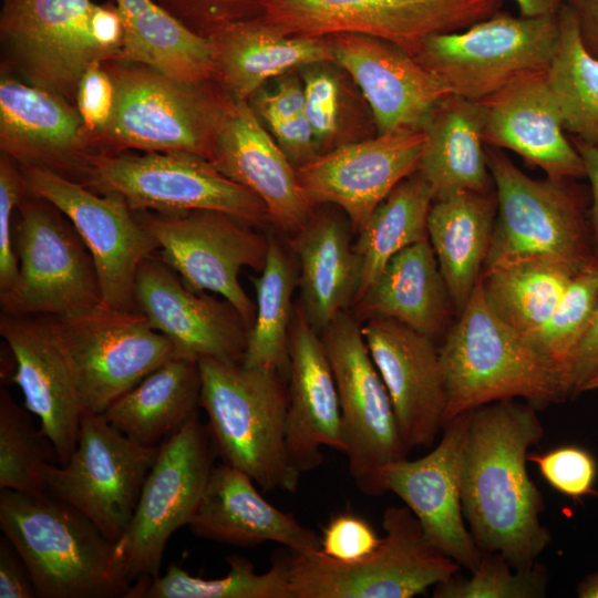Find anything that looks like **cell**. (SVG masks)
Masks as SVG:
<instances>
[{"instance_id":"db71d44e","label":"cell","mask_w":598,"mask_h":598,"mask_svg":"<svg viewBox=\"0 0 598 598\" xmlns=\"http://www.w3.org/2000/svg\"><path fill=\"white\" fill-rule=\"evenodd\" d=\"M91 35L106 61L122 60L124 24L116 4H95L91 14Z\"/></svg>"},{"instance_id":"5b68a950","label":"cell","mask_w":598,"mask_h":598,"mask_svg":"<svg viewBox=\"0 0 598 598\" xmlns=\"http://www.w3.org/2000/svg\"><path fill=\"white\" fill-rule=\"evenodd\" d=\"M103 65L115 101L105 126L87 137L89 152H185L209 161L226 94L215 81L184 82L121 60Z\"/></svg>"},{"instance_id":"30bf717a","label":"cell","mask_w":598,"mask_h":598,"mask_svg":"<svg viewBox=\"0 0 598 598\" xmlns=\"http://www.w3.org/2000/svg\"><path fill=\"white\" fill-rule=\"evenodd\" d=\"M17 213L19 274L14 285L0 293L2 313L58 317L102 302L93 259L68 217L30 193Z\"/></svg>"},{"instance_id":"b9f144b4","label":"cell","mask_w":598,"mask_h":598,"mask_svg":"<svg viewBox=\"0 0 598 598\" xmlns=\"http://www.w3.org/2000/svg\"><path fill=\"white\" fill-rule=\"evenodd\" d=\"M27 409L3 389L0 393V489L30 495L47 492V466L56 462L50 440L38 429Z\"/></svg>"},{"instance_id":"681fc988","label":"cell","mask_w":598,"mask_h":598,"mask_svg":"<svg viewBox=\"0 0 598 598\" xmlns=\"http://www.w3.org/2000/svg\"><path fill=\"white\" fill-rule=\"evenodd\" d=\"M382 537L361 515L353 512L338 513L328 520L320 536V550L329 558L352 564L371 555Z\"/></svg>"},{"instance_id":"11a10c76","label":"cell","mask_w":598,"mask_h":598,"mask_svg":"<svg viewBox=\"0 0 598 598\" xmlns=\"http://www.w3.org/2000/svg\"><path fill=\"white\" fill-rule=\"evenodd\" d=\"M0 597L33 598L37 592L22 558L4 537L0 540Z\"/></svg>"},{"instance_id":"f5cc1de1","label":"cell","mask_w":598,"mask_h":598,"mask_svg":"<svg viewBox=\"0 0 598 598\" xmlns=\"http://www.w3.org/2000/svg\"><path fill=\"white\" fill-rule=\"evenodd\" d=\"M250 103L259 117L270 124L303 113V84L292 78L285 79L271 93H259L252 96Z\"/></svg>"},{"instance_id":"74e56055","label":"cell","mask_w":598,"mask_h":598,"mask_svg":"<svg viewBox=\"0 0 598 598\" xmlns=\"http://www.w3.org/2000/svg\"><path fill=\"white\" fill-rule=\"evenodd\" d=\"M433 195L415 172L374 209L353 244L360 265L359 300L374 283L390 259L404 248L427 237V216ZM353 302V305H354Z\"/></svg>"},{"instance_id":"44dd1931","label":"cell","mask_w":598,"mask_h":598,"mask_svg":"<svg viewBox=\"0 0 598 598\" xmlns=\"http://www.w3.org/2000/svg\"><path fill=\"white\" fill-rule=\"evenodd\" d=\"M133 298L135 309L173 343L178 357L243 362L249 329L238 311L225 299L188 289L154 255L137 269Z\"/></svg>"},{"instance_id":"ab89813d","label":"cell","mask_w":598,"mask_h":598,"mask_svg":"<svg viewBox=\"0 0 598 598\" xmlns=\"http://www.w3.org/2000/svg\"><path fill=\"white\" fill-rule=\"evenodd\" d=\"M252 283L256 312L241 363L282 373L289 370V336L295 310L291 300L298 271L277 239L269 237L265 266L260 276L252 278Z\"/></svg>"},{"instance_id":"9f6ffc18","label":"cell","mask_w":598,"mask_h":598,"mask_svg":"<svg viewBox=\"0 0 598 598\" xmlns=\"http://www.w3.org/2000/svg\"><path fill=\"white\" fill-rule=\"evenodd\" d=\"M598 367V303L594 312L591 322L575 351L570 373L569 384L571 395L582 392L587 380Z\"/></svg>"},{"instance_id":"d6986e66","label":"cell","mask_w":598,"mask_h":598,"mask_svg":"<svg viewBox=\"0 0 598 598\" xmlns=\"http://www.w3.org/2000/svg\"><path fill=\"white\" fill-rule=\"evenodd\" d=\"M425 142L419 128L349 142L297 167L298 181L312 206L340 207L358 233L394 187L417 172Z\"/></svg>"},{"instance_id":"7402d4cb","label":"cell","mask_w":598,"mask_h":598,"mask_svg":"<svg viewBox=\"0 0 598 598\" xmlns=\"http://www.w3.org/2000/svg\"><path fill=\"white\" fill-rule=\"evenodd\" d=\"M209 162L258 196L269 220L280 229L295 234L312 216L313 206L300 187L297 168L248 101L235 100L226 93Z\"/></svg>"},{"instance_id":"ee69618b","label":"cell","mask_w":598,"mask_h":598,"mask_svg":"<svg viewBox=\"0 0 598 598\" xmlns=\"http://www.w3.org/2000/svg\"><path fill=\"white\" fill-rule=\"evenodd\" d=\"M470 578L456 575L437 584L434 598H543L547 595V568L534 563L514 568L501 554L484 553Z\"/></svg>"},{"instance_id":"f35d334b","label":"cell","mask_w":598,"mask_h":598,"mask_svg":"<svg viewBox=\"0 0 598 598\" xmlns=\"http://www.w3.org/2000/svg\"><path fill=\"white\" fill-rule=\"evenodd\" d=\"M559 37L546 70L548 87L571 136L598 147V59L585 48L573 9L558 11Z\"/></svg>"},{"instance_id":"816d5d0a","label":"cell","mask_w":598,"mask_h":598,"mask_svg":"<svg viewBox=\"0 0 598 598\" xmlns=\"http://www.w3.org/2000/svg\"><path fill=\"white\" fill-rule=\"evenodd\" d=\"M268 126L274 138L296 168L319 155L316 135L303 113L272 122Z\"/></svg>"},{"instance_id":"ba28073f","label":"cell","mask_w":598,"mask_h":598,"mask_svg":"<svg viewBox=\"0 0 598 598\" xmlns=\"http://www.w3.org/2000/svg\"><path fill=\"white\" fill-rule=\"evenodd\" d=\"M82 184L121 195L134 212L215 210L251 226L269 219L258 196L192 153L87 152Z\"/></svg>"},{"instance_id":"f6af8a7d","label":"cell","mask_w":598,"mask_h":598,"mask_svg":"<svg viewBox=\"0 0 598 598\" xmlns=\"http://www.w3.org/2000/svg\"><path fill=\"white\" fill-rule=\"evenodd\" d=\"M546 482L559 493L578 498L595 494L597 464L592 455L578 446H560L545 453L528 454Z\"/></svg>"},{"instance_id":"277c9868","label":"cell","mask_w":598,"mask_h":598,"mask_svg":"<svg viewBox=\"0 0 598 598\" xmlns=\"http://www.w3.org/2000/svg\"><path fill=\"white\" fill-rule=\"evenodd\" d=\"M198 365L200 406L224 463L264 491L296 492L301 473L287 452L288 391L281 373L212 359Z\"/></svg>"},{"instance_id":"7a4b0ae2","label":"cell","mask_w":598,"mask_h":598,"mask_svg":"<svg viewBox=\"0 0 598 598\" xmlns=\"http://www.w3.org/2000/svg\"><path fill=\"white\" fill-rule=\"evenodd\" d=\"M0 527L41 598H127L132 584L115 544L83 514L51 496L1 489Z\"/></svg>"},{"instance_id":"ac0fdd59","label":"cell","mask_w":598,"mask_h":598,"mask_svg":"<svg viewBox=\"0 0 598 598\" xmlns=\"http://www.w3.org/2000/svg\"><path fill=\"white\" fill-rule=\"evenodd\" d=\"M90 0H3L0 37L8 62L27 83L75 104L80 79L106 56L91 35Z\"/></svg>"},{"instance_id":"cb8c5ba5","label":"cell","mask_w":598,"mask_h":598,"mask_svg":"<svg viewBox=\"0 0 598 598\" xmlns=\"http://www.w3.org/2000/svg\"><path fill=\"white\" fill-rule=\"evenodd\" d=\"M329 38L334 63L360 87L378 134L422 130L434 107L453 94L434 71L389 41L355 33Z\"/></svg>"},{"instance_id":"4316f807","label":"cell","mask_w":598,"mask_h":598,"mask_svg":"<svg viewBox=\"0 0 598 598\" xmlns=\"http://www.w3.org/2000/svg\"><path fill=\"white\" fill-rule=\"evenodd\" d=\"M0 150L19 165H40L82 184L86 132L76 105L2 74Z\"/></svg>"},{"instance_id":"d4e9b609","label":"cell","mask_w":598,"mask_h":598,"mask_svg":"<svg viewBox=\"0 0 598 598\" xmlns=\"http://www.w3.org/2000/svg\"><path fill=\"white\" fill-rule=\"evenodd\" d=\"M0 334L14 361L16 383L24 408L40 421L58 464H65L79 439L83 415L76 388L48 316L1 313Z\"/></svg>"},{"instance_id":"7c38bea8","label":"cell","mask_w":598,"mask_h":598,"mask_svg":"<svg viewBox=\"0 0 598 598\" xmlns=\"http://www.w3.org/2000/svg\"><path fill=\"white\" fill-rule=\"evenodd\" d=\"M558 37V12L515 17L498 10L466 29L431 35L415 58L453 94L481 102L522 75L546 71Z\"/></svg>"},{"instance_id":"8992f818","label":"cell","mask_w":598,"mask_h":598,"mask_svg":"<svg viewBox=\"0 0 598 598\" xmlns=\"http://www.w3.org/2000/svg\"><path fill=\"white\" fill-rule=\"evenodd\" d=\"M497 213L483 271L523 258H549L579 270L598 261L580 193L569 179L532 178L499 148L485 145Z\"/></svg>"},{"instance_id":"6da1fadb","label":"cell","mask_w":598,"mask_h":598,"mask_svg":"<svg viewBox=\"0 0 598 598\" xmlns=\"http://www.w3.org/2000/svg\"><path fill=\"white\" fill-rule=\"evenodd\" d=\"M544 436L537 409L513 400L471 411L463 473L462 507L484 553L501 554L514 568L537 561L551 540L542 524L540 491L530 480L528 451Z\"/></svg>"},{"instance_id":"484cf974","label":"cell","mask_w":598,"mask_h":598,"mask_svg":"<svg viewBox=\"0 0 598 598\" xmlns=\"http://www.w3.org/2000/svg\"><path fill=\"white\" fill-rule=\"evenodd\" d=\"M485 145L508 150L547 177H585L582 159L567 137L546 71L522 75L481 101Z\"/></svg>"},{"instance_id":"2e32d148","label":"cell","mask_w":598,"mask_h":598,"mask_svg":"<svg viewBox=\"0 0 598 598\" xmlns=\"http://www.w3.org/2000/svg\"><path fill=\"white\" fill-rule=\"evenodd\" d=\"M152 234L162 260L195 292L210 291L227 300L250 329L256 306L239 282L241 268L261 271L269 237L225 213L135 212Z\"/></svg>"},{"instance_id":"bcb514c9","label":"cell","mask_w":598,"mask_h":598,"mask_svg":"<svg viewBox=\"0 0 598 598\" xmlns=\"http://www.w3.org/2000/svg\"><path fill=\"white\" fill-rule=\"evenodd\" d=\"M310 65L303 76L305 110L318 144L333 142L342 122L343 96L339 79L323 68Z\"/></svg>"},{"instance_id":"f907efd6","label":"cell","mask_w":598,"mask_h":598,"mask_svg":"<svg viewBox=\"0 0 598 598\" xmlns=\"http://www.w3.org/2000/svg\"><path fill=\"white\" fill-rule=\"evenodd\" d=\"M103 62L93 61L78 86L75 105L84 124L86 140L105 126L114 107L115 89Z\"/></svg>"},{"instance_id":"83f0119b","label":"cell","mask_w":598,"mask_h":598,"mask_svg":"<svg viewBox=\"0 0 598 598\" xmlns=\"http://www.w3.org/2000/svg\"><path fill=\"white\" fill-rule=\"evenodd\" d=\"M317 332L301 305L295 308L289 336L286 446L291 464L300 473L321 465V447L344 451L337 385Z\"/></svg>"},{"instance_id":"3957f363","label":"cell","mask_w":598,"mask_h":598,"mask_svg":"<svg viewBox=\"0 0 598 598\" xmlns=\"http://www.w3.org/2000/svg\"><path fill=\"white\" fill-rule=\"evenodd\" d=\"M439 353L447 396L444 425L497 401L522 398L538 410L570 395L563 374L492 311L481 278Z\"/></svg>"},{"instance_id":"52a82bcc","label":"cell","mask_w":598,"mask_h":598,"mask_svg":"<svg viewBox=\"0 0 598 598\" xmlns=\"http://www.w3.org/2000/svg\"><path fill=\"white\" fill-rule=\"evenodd\" d=\"M379 547L343 564L320 549L286 555L291 598H411L456 575L461 566L426 536L408 506H389Z\"/></svg>"},{"instance_id":"f546056e","label":"cell","mask_w":598,"mask_h":598,"mask_svg":"<svg viewBox=\"0 0 598 598\" xmlns=\"http://www.w3.org/2000/svg\"><path fill=\"white\" fill-rule=\"evenodd\" d=\"M209 39L214 81L239 101H249L269 79L293 69L334 63L330 38L288 35L260 16L228 23Z\"/></svg>"},{"instance_id":"836d02e7","label":"cell","mask_w":598,"mask_h":598,"mask_svg":"<svg viewBox=\"0 0 598 598\" xmlns=\"http://www.w3.org/2000/svg\"><path fill=\"white\" fill-rule=\"evenodd\" d=\"M450 295L429 238L393 256L354 302L355 316L389 318L431 338L444 326Z\"/></svg>"},{"instance_id":"603a6c76","label":"cell","mask_w":598,"mask_h":598,"mask_svg":"<svg viewBox=\"0 0 598 598\" xmlns=\"http://www.w3.org/2000/svg\"><path fill=\"white\" fill-rule=\"evenodd\" d=\"M406 445L430 447L444 425L446 389L433 338L389 318L361 326Z\"/></svg>"},{"instance_id":"9c48e42d","label":"cell","mask_w":598,"mask_h":598,"mask_svg":"<svg viewBox=\"0 0 598 598\" xmlns=\"http://www.w3.org/2000/svg\"><path fill=\"white\" fill-rule=\"evenodd\" d=\"M83 414H102L147 374L177 355L173 343L136 309L100 302L50 317Z\"/></svg>"},{"instance_id":"e575fe53","label":"cell","mask_w":598,"mask_h":598,"mask_svg":"<svg viewBox=\"0 0 598 598\" xmlns=\"http://www.w3.org/2000/svg\"><path fill=\"white\" fill-rule=\"evenodd\" d=\"M198 362L175 355L116 399L102 415L133 441L159 446L200 406Z\"/></svg>"},{"instance_id":"ffe728a7","label":"cell","mask_w":598,"mask_h":598,"mask_svg":"<svg viewBox=\"0 0 598 598\" xmlns=\"http://www.w3.org/2000/svg\"><path fill=\"white\" fill-rule=\"evenodd\" d=\"M471 411L443 426L440 442L426 455L383 466L378 495L394 493L419 519L427 538L461 567L473 571L483 551L476 545L462 507V473Z\"/></svg>"},{"instance_id":"8d00e7d4","label":"cell","mask_w":598,"mask_h":598,"mask_svg":"<svg viewBox=\"0 0 598 598\" xmlns=\"http://www.w3.org/2000/svg\"><path fill=\"white\" fill-rule=\"evenodd\" d=\"M579 271L549 258H523L483 271L480 278L492 311L530 343Z\"/></svg>"},{"instance_id":"60d3db41","label":"cell","mask_w":598,"mask_h":598,"mask_svg":"<svg viewBox=\"0 0 598 598\" xmlns=\"http://www.w3.org/2000/svg\"><path fill=\"white\" fill-rule=\"evenodd\" d=\"M226 560L228 574L215 579L192 576L173 563L146 585L141 598H291L286 557L262 574L246 557L231 555Z\"/></svg>"},{"instance_id":"1f68e13d","label":"cell","mask_w":598,"mask_h":598,"mask_svg":"<svg viewBox=\"0 0 598 598\" xmlns=\"http://www.w3.org/2000/svg\"><path fill=\"white\" fill-rule=\"evenodd\" d=\"M483 128L481 102L451 94L431 112L422 127L426 142L417 173L433 200L463 190H494Z\"/></svg>"},{"instance_id":"c3c4849f","label":"cell","mask_w":598,"mask_h":598,"mask_svg":"<svg viewBox=\"0 0 598 598\" xmlns=\"http://www.w3.org/2000/svg\"><path fill=\"white\" fill-rule=\"evenodd\" d=\"M197 34L209 38L219 28L258 17L260 0H154Z\"/></svg>"},{"instance_id":"6125c7cd","label":"cell","mask_w":598,"mask_h":598,"mask_svg":"<svg viewBox=\"0 0 598 598\" xmlns=\"http://www.w3.org/2000/svg\"><path fill=\"white\" fill-rule=\"evenodd\" d=\"M598 390V367L596 368L595 372L591 374V377L587 380L582 388V392L585 391H594Z\"/></svg>"},{"instance_id":"91938a15","label":"cell","mask_w":598,"mask_h":598,"mask_svg":"<svg viewBox=\"0 0 598 598\" xmlns=\"http://www.w3.org/2000/svg\"><path fill=\"white\" fill-rule=\"evenodd\" d=\"M520 16L539 17L556 14L566 0H514Z\"/></svg>"},{"instance_id":"4dcf8cb0","label":"cell","mask_w":598,"mask_h":598,"mask_svg":"<svg viewBox=\"0 0 598 598\" xmlns=\"http://www.w3.org/2000/svg\"><path fill=\"white\" fill-rule=\"evenodd\" d=\"M351 230L349 219L321 210L312 214L291 241L299 262L301 307L320 332L353 305L358 293L360 265Z\"/></svg>"},{"instance_id":"8fae6325","label":"cell","mask_w":598,"mask_h":598,"mask_svg":"<svg viewBox=\"0 0 598 598\" xmlns=\"http://www.w3.org/2000/svg\"><path fill=\"white\" fill-rule=\"evenodd\" d=\"M502 6L503 0H260L259 16L288 35L364 34L416 56L431 35L466 29Z\"/></svg>"},{"instance_id":"4fadbf2b","label":"cell","mask_w":598,"mask_h":598,"mask_svg":"<svg viewBox=\"0 0 598 598\" xmlns=\"http://www.w3.org/2000/svg\"><path fill=\"white\" fill-rule=\"evenodd\" d=\"M210 441L197 413L159 445L130 525L114 548L132 585L159 575L169 537L192 519L214 467Z\"/></svg>"},{"instance_id":"680465c9","label":"cell","mask_w":598,"mask_h":598,"mask_svg":"<svg viewBox=\"0 0 598 598\" xmlns=\"http://www.w3.org/2000/svg\"><path fill=\"white\" fill-rule=\"evenodd\" d=\"M575 12L585 48L598 59V0H566Z\"/></svg>"},{"instance_id":"d6a6232c","label":"cell","mask_w":598,"mask_h":598,"mask_svg":"<svg viewBox=\"0 0 598 598\" xmlns=\"http://www.w3.org/2000/svg\"><path fill=\"white\" fill-rule=\"evenodd\" d=\"M496 213L495 189L456 192L433 200L430 208L427 237L451 301L460 312L481 277Z\"/></svg>"},{"instance_id":"7bdbcfd3","label":"cell","mask_w":598,"mask_h":598,"mask_svg":"<svg viewBox=\"0 0 598 598\" xmlns=\"http://www.w3.org/2000/svg\"><path fill=\"white\" fill-rule=\"evenodd\" d=\"M598 303V261L580 270L570 281L555 311L530 341L536 351L564 377L569 393V373Z\"/></svg>"},{"instance_id":"7dc6e473","label":"cell","mask_w":598,"mask_h":598,"mask_svg":"<svg viewBox=\"0 0 598 598\" xmlns=\"http://www.w3.org/2000/svg\"><path fill=\"white\" fill-rule=\"evenodd\" d=\"M28 193L21 167L7 155L0 156V293L8 291L19 274L14 248V213Z\"/></svg>"},{"instance_id":"5bb4252c","label":"cell","mask_w":598,"mask_h":598,"mask_svg":"<svg viewBox=\"0 0 598 598\" xmlns=\"http://www.w3.org/2000/svg\"><path fill=\"white\" fill-rule=\"evenodd\" d=\"M158 450L133 441L102 414H83L69 461L47 466V492L115 544L130 525Z\"/></svg>"},{"instance_id":"94428289","label":"cell","mask_w":598,"mask_h":598,"mask_svg":"<svg viewBox=\"0 0 598 598\" xmlns=\"http://www.w3.org/2000/svg\"><path fill=\"white\" fill-rule=\"evenodd\" d=\"M576 594L580 598H598V570L586 576L578 584Z\"/></svg>"},{"instance_id":"9a60e30c","label":"cell","mask_w":598,"mask_h":598,"mask_svg":"<svg viewBox=\"0 0 598 598\" xmlns=\"http://www.w3.org/2000/svg\"><path fill=\"white\" fill-rule=\"evenodd\" d=\"M321 340L337 385L349 472L361 492L378 495L380 470L406 458L411 448L357 319L340 312Z\"/></svg>"},{"instance_id":"f1b7e54d","label":"cell","mask_w":598,"mask_h":598,"mask_svg":"<svg viewBox=\"0 0 598 598\" xmlns=\"http://www.w3.org/2000/svg\"><path fill=\"white\" fill-rule=\"evenodd\" d=\"M244 472L223 463L213 467L188 523L197 537L236 546L274 542L292 551L320 549V536L279 511Z\"/></svg>"},{"instance_id":"e0dca14e","label":"cell","mask_w":598,"mask_h":598,"mask_svg":"<svg viewBox=\"0 0 598 598\" xmlns=\"http://www.w3.org/2000/svg\"><path fill=\"white\" fill-rule=\"evenodd\" d=\"M20 167L28 193L60 209L82 238L95 266L102 301L135 309L137 269L158 250L136 213L118 194L97 193L44 166Z\"/></svg>"},{"instance_id":"d590c367","label":"cell","mask_w":598,"mask_h":598,"mask_svg":"<svg viewBox=\"0 0 598 598\" xmlns=\"http://www.w3.org/2000/svg\"><path fill=\"white\" fill-rule=\"evenodd\" d=\"M124 24L121 61L151 66L184 82L214 81V49L154 0H115Z\"/></svg>"},{"instance_id":"6f0895ef","label":"cell","mask_w":598,"mask_h":598,"mask_svg":"<svg viewBox=\"0 0 598 598\" xmlns=\"http://www.w3.org/2000/svg\"><path fill=\"white\" fill-rule=\"evenodd\" d=\"M570 140L582 159L585 177L588 178L590 184L591 207L589 210V223L592 247L598 259V147L574 136Z\"/></svg>"}]
</instances>
